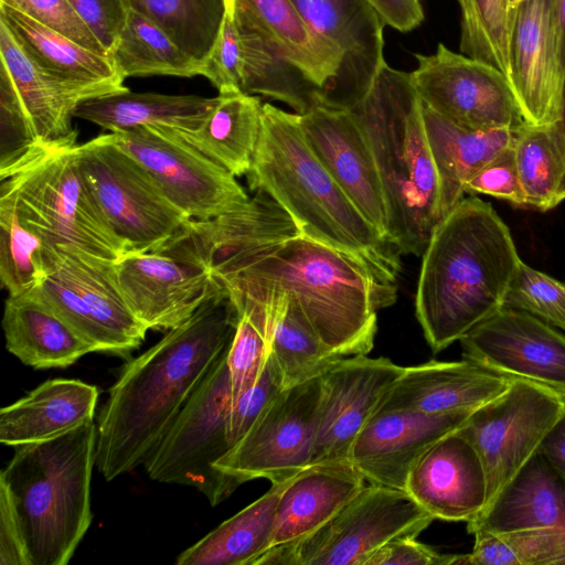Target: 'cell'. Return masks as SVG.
Instances as JSON below:
<instances>
[{"label": "cell", "instance_id": "20", "mask_svg": "<svg viewBox=\"0 0 565 565\" xmlns=\"http://www.w3.org/2000/svg\"><path fill=\"white\" fill-rule=\"evenodd\" d=\"M114 274L128 308L148 330L181 324L218 289L205 268L161 250L126 253Z\"/></svg>", "mask_w": 565, "mask_h": 565}, {"label": "cell", "instance_id": "9", "mask_svg": "<svg viewBox=\"0 0 565 565\" xmlns=\"http://www.w3.org/2000/svg\"><path fill=\"white\" fill-rule=\"evenodd\" d=\"M85 183L127 253L157 252L190 220L110 134L75 146Z\"/></svg>", "mask_w": 565, "mask_h": 565}, {"label": "cell", "instance_id": "47", "mask_svg": "<svg viewBox=\"0 0 565 565\" xmlns=\"http://www.w3.org/2000/svg\"><path fill=\"white\" fill-rule=\"evenodd\" d=\"M201 75L213 84L218 94L242 92V43L227 6L217 40L202 65Z\"/></svg>", "mask_w": 565, "mask_h": 565}, {"label": "cell", "instance_id": "45", "mask_svg": "<svg viewBox=\"0 0 565 565\" xmlns=\"http://www.w3.org/2000/svg\"><path fill=\"white\" fill-rule=\"evenodd\" d=\"M39 147L41 145L17 86L0 62V175L19 166Z\"/></svg>", "mask_w": 565, "mask_h": 565}, {"label": "cell", "instance_id": "16", "mask_svg": "<svg viewBox=\"0 0 565 565\" xmlns=\"http://www.w3.org/2000/svg\"><path fill=\"white\" fill-rule=\"evenodd\" d=\"M404 369L361 354L339 358L322 372L311 465L349 460L355 438Z\"/></svg>", "mask_w": 565, "mask_h": 565}, {"label": "cell", "instance_id": "43", "mask_svg": "<svg viewBox=\"0 0 565 565\" xmlns=\"http://www.w3.org/2000/svg\"><path fill=\"white\" fill-rule=\"evenodd\" d=\"M460 52L489 63L509 79V25L507 0H460Z\"/></svg>", "mask_w": 565, "mask_h": 565}, {"label": "cell", "instance_id": "37", "mask_svg": "<svg viewBox=\"0 0 565 565\" xmlns=\"http://www.w3.org/2000/svg\"><path fill=\"white\" fill-rule=\"evenodd\" d=\"M513 150L527 209L541 212L565 200V135L561 122L524 124L515 134Z\"/></svg>", "mask_w": 565, "mask_h": 565}, {"label": "cell", "instance_id": "25", "mask_svg": "<svg viewBox=\"0 0 565 565\" xmlns=\"http://www.w3.org/2000/svg\"><path fill=\"white\" fill-rule=\"evenodd\" d=\"M0 62L17 86L40 145L45 147L76 145L77 130L72 126V118L83 102L128 89L67 81L43 71L30 60L2 22Z\"/></svg>", "mask_w": 565, "mask_h": 565}, {"label": "cell", "instance_id": "4", "mask_svg": "<svg viewBox=\"0 0 565 565\" xmlns=\"http://www.w3.org/2000/svg\"><path fill=\"white\" fill-rule=\"evenodd\" d=\"M246 178L249 189L271 198L301 235L353 256L396 285L402 253L364 217L318 159L298 114L263 105L262 132Z\"/></svg>", "mask_w": 565, "mask_h": 565}, {"label": "cell", "instance_id": "48", "mask_svg": "<svg viewBox=\"0 0 565 565\" xmlns=\"http://www.w3.org/2000/svg\"><path fill=\"white\" fill-rule=\"evenodd\" d=\"M282 390L280 371L269 354L255 385L242 394L231 406L227 438L232 447L249 430Z\"/></svg>", "mask_w": 565, "mask_h": 565}, {"label": "cell", "instance_id": "34", "mask_svg": "<svg viewBox=\"0 0 565 565\" xmlns=\"http://www.w3.org/2000/svg\"><path fill=\"white\" fill-rule=\"evenodd\" d=\"M260 98L244 92L218 94V102L193 131L177 134L234 177L246 175L263 126Z\"/></svg>", "mask_w": 565, "mask_h": 565}, {"label": "cell", "instance_id": "19", "mask_svg": "<svg viewBox=\"0 0 565 565\" xmlns=\"http://www.w3.org/2000/svg\"><path fill=\"white\" fill-rule=\"evenodd\" d=\"M459 341L465 359L565 393V335L527 312L502 308Z\"/></svg>", "mask_w": 565, "mask_h": 565}, {"label": "cell", "instance_id": "30", "mask_svg": "<svg viewBox=\"0 0 565 565\" xmlns=\"http://www.w3.org/2000/svg\"><path fill=\"white\" fill-rule=\"evenodd\" d=\"M2 328L7 350L36 370L64 369L95 352L31 290L7 298Z\"/></svg>", "mask_w": 565, "mask_h": 565}, {"label": "cell", "instance_id": "38", "mask_svg": "<svg viewBox=\"0 0 565 565\" xmlns=\"http://www.w3.org/2000/svg\"><path fill=\"white\" fill-rule=\"evenodd\" d=\"M111 60L124 79L150 75L192 77L202 73L201 63L156 23L132 9Z\"/></svg>", "mask_w": 565, "mask_h": 565}, {"label": "cell", "instance_id": "7", "mask_svg": "<svg viewBox=\"0 0 565 565\" xmlns=\"http://www.w3.org/2000/svg\"><path fill=\"white\" fill-rule=\"evenodd\" d=\"M76 145L41 146L1 174L0 180L12 189L21 221L47 249H74L117 262L127 253L126 246L85 183L75 156Z\"/></svg>", "mask_w": 565, "mask_h": 565}, {"label": "cell", "instance_id": "21", "mask_svg": "<svg viewBox=\"0 0 565 565\" xmlns=\"http://www.w3.org/2000/svg\"><path fill=\"white\" fill-rule=\"evenodd\" d=\"M299 122L308 145L328 172L364 217L392 242L381 177L353 114L345 108L318 104L299 115Z\"/></svg>", "mask_w": 565, "mask_h": 565}, {"label": "cell", "instance_id": "26", "mask_svg": "<svg viewBox=\"0 0 565 565\" xmlns=\"http://www.w3.org/2000/svg\"><path fill=\"white\" fill-rule=\"evenodd\" d=\"M364 486L365 479L350 460L310 465L280 493L270 547L316 532Z\"/></svg>", "mask_w": 565, "mask_h": 565}, {"label": "cell", "instance_id": "46", "mask_svg": "<svg viewBox=\"0 0 565 565\" xmlns=\"http://www.w3.org/2000/svg\"><path fill=\"white\" fill-rule=\"evenodd\" d=\"M0 3L18 10L95 53L108 56L68 0H0Z\"/></svg>", "mask_w": 565, "mask_h": 565}, {"label": "cell", "instance_id": "35", "mask_svg": "<svg viewBox=\"0 0 565 565\" xmlns=\"http://www.w3.org/2000/svg\"><path fill=\"white\" fill-rule=\"evenodd\" d=\"M288 481L271 484L260 498L184 550L175 563L253 565L270 547L277 503Z\"/></svg>", "mask_w": 565, "mask_h": 565}, {"label": "cell", "instance_id": "44", "mask_svg": "<svg viewBox=\"0 0 565 565\" xmlns=\"http://www.w3.org/2000/svg\"><path fill=\"white\" fill-rule=\"evenodd\" d=\"M503 308L527 312L565 330V282L521 260L507 291Z\"/></svg>", "mask_w": 565, "mask_h": 565}, {"label": "cell", "instance_id": "53", "mask_svg": "<svg viewBox=\"0 0 565 565\" xmlns=\"http://www.w3.org/2000/svg\"><path fill=\"white\" fill-rule=\"evenodd\" d=\"M380 14L385 25L399 32H409L424 20L419 0H365Z\"/></svg>", "mask_w": 565, "mask_h": 565}, {"label": "cell", "instance_id": "40", "mask_svg": "<svg viewBox=\"0 0 565 565\" xmlns=\"http://www.w3.org/2000/svg\"><path fill=\"white\" fill-rule=\"evenodd\" d=\"M47 248L20 218L15 195L1 180L0 186V280L9 296L24 294L46 274Z\"/></svg>", "mask_w": 565, "mask_h": 565}, {"label": "cell", "instance_id": "24", "mask_svg": "<svg viewBox=\"0 0 565 565\" xmlns=\"http://www.w3.org/2000/svg\"><path fill=\"white\" fill-rule=\"evenodd\" d=\"M513 379L465 358L454 362L429 361L405 367L376 411L475 412L504 393Z\"/></svg>", "mask_w": 565, "mask_h": 565}, {"label": "cell", "instance_id": "51", "mask_svg": "<svg viewBox=\"0 0 565 565\" xmlns=\"http://www.w3.org/2000/svg\"><path fill=\"white\" fill-rule=\"evenodd\" d=\"M416 537L406 535L388 541L364 565H466V554H441Z\"/></svg>", "mask_w": 565, "mask_h": 565}, {"label": "cell", "instance_id": "1", "mask_svg": "<svg viewBox=\"0 0 565 565\" xmlns=\"http://www.w3.org/2000/svg\"><path fill=\"white\" fill-rule=\"evenodd\" d=\"M171 254L205 268L233 303L286 295L337 356L367 354L377 311L392 306L397 285L353 256L300 233L276 237L226 233L178 242Z\"/></svg>", "mask_w": 565, "mask_h": 565}, {"label": "cell", "instance_id": "12", "mask_svg": "<svg viewBox=\"0 0 565 565\" xmlns=\"http://www.w3.org/2000/svg\"><path fill=\"white\" fill-rule=\"evenodd\" d=\"M564 412L565 393L514 377L504 393L475 411L459 428L477 450L486 472L484 509L537 452Z\"/></svg>", "mask_w": 565, "mask_h": 565}, {"label": "cell", "instance_id": "23", "mask_svg": "<svg viewBox=\"0 0 565 565\" xmlns=\"http://www.w3.org/2000/svg\"><path fill=\"white\" fill-rule=\"evenodd\" d=\"M406 492L435 519L469 523L479 516L487 503V477L477 450L459 429L422 455Z\"/></svg>", "mask_w": 565, "mask_h": 565}, {"label": "cell", "instance_id": "18", "mask_svg": "<svg viewBox=\"0 0 565 565\" xmlns=\"http://www.w3.org/2000/svg\"><path fill=\"white\" fill-rule=\"evenodd\" d=\"M509 82L525 124L559 121L565 66L553 0H524L510 14Z\"/></svg>", "mask_w": 565, "mask_h": 565}, {"label": "cell", "instance_id": "42", "mask_svg": "<svg viewBox=\"0 0 565 565\" xmlns=\"http://www.w3.org/2000/svg\"><path fill=\"white\" fill-rule=\"evenodd\" d=\"M469 565H565V529H526L503 533L477 531Z\"/></svg>", "mask_w": 565, "mask_h": 565}, {"label": "cell", "instance_id": "55", "mask_svg": "<svg viewBox=\"0 0 565 565\" xmlns=\"http://www.w3.org/2000/svg\"><path fill=\"white\" fill-rule=\"evenodd\" d=\"M553 10L562 60L565 66V0H553Z\"/></svg>", "mask_w": 565, "mask_h": 565}, {"label": "cell", "instance_id": "41", "mask_svg": "<svg viewBox=\"0 0 565 565\" xmlns=\"http://www.w3.org/2000/svg\"><path fill=\"white\" fill-rule=\"evenodd\" d=\"M284 296L269 354L280 371L285 390L320 376L339 356L322 343L298 305Z\"/></svg>", "mask_w": 565, "mask_h": 565}, {"label": "cell", "instance_id": "15", "mask_svg": "<svg viewBox=\"0 0 565 565\" xmlns=\"http://www.w3.org/2000/svg\"><path fill=\"white\" fill-rule=\"evenodd\" d=\"M411 81L423 104L462 128L518 129L525 124L508 77L489 63L449 50L416 53Z\"/></svg>", "mask_w": 565, "mask_h": 565}, {"label": "cell", "instance_id": "5", "mask_svg": "<svg viewBox=\"0 0 565 565\" xmlns=\"http://www.w3.org/2000/svg\"><path fill=\"white\" fill-rule=\"evenodd\" d=\"M348 109L375 159L388 209L391 241L402 254L419 256L443 215L424 106L409 73L385 63L370 89Z\"/></svg>", "mask_w": 565, "mask_h": 565}, {"label": "cell", "instance_id": "6", "mask_svg": "<svg viewBox=\"0 0 565 565\" xmlns=\"http://www.w3.org/2000/svg\"><path fill=\"white\" fill-rule=\"evenodd\" d=\"M96 424L15 447L0 484L12 500L30 565H66L92 523Z\"/></svg>", "mask_w": 565, "mask_h": 565}, {"label": "cell", "instance_id": "8", "mask_svg": "<svg viewBox=\"0 0 565 565\" xmlns=\"http://www.w3.org/2000/svg\"><path fill=\"white\" fill-rule=\"evenodd\" d=\"M228 349L230 345L143 463L151 480L193 487L213 507L238 488L215 468L232 448L227 438L232 406Z\"/></svg>", "mask_w": 565, "mask_h": 565}, {"label": "cell", "instance_id": "33", "mask_svg": "<svg viewBox=\"0 0 565 565\" xmlns=\"http://www.w3.org/2000/svg\"><path fill=\"white\" fill-rule=\"evenodd\" d=\"M0 22L43 71L67 81L127 88L109 56L95 53L2 3Z\"/></svg>", "mask_w": 565, "mask_h": 565}, {"label": "cell", "instance_id": "50", "mask_svg": "<svg viewBox=\"0 0 565 565\" xmlns=\"http://www.w3.org/2000/svg\"><path fill=\"white\" fill-rule=\"evenodd\" d=\"M68 2L111 57L130 10L127 0H68Z\"/></svg>", "mask_w": 565, "mask_h": 565}, {"label": "cell", "instance_id": "22", "mask_svg": "<svg viewBox=\"0 0 565 565\" xmlns=\"http://www.w3.org/2000/svg\"><path fill=\"white\" fill-rule=\"evenodd\" d=\"M472 413L376 411L355 438L348 459L366 482L406 491L408 475L422 455L462 427Z\"/></svg>", "mask_w": 565, "mask_h": 565}, {"label": "cell", "instance_id": "10", "mask_svg": "<svg viewBox=\"0 0 565 565\" xmlns=\"http://www.w3.org/2000/svg\"><path fill=\"white\" fill-rule=\"evenodd\" d=\"M434 520L405 490L369 483L322 527L269 547L253 565H364L388 541L418 536Z\"/></svg>", "mask_w": 565, "mask_h": 565}, {"label": "cell", "instance_id": "52", "mask_svg": "<svg viewBox=\"0 0 565 565\" xmlns=\"http://www.w3.org/2000/svg\"><path fill=\"white\" fill-rule=\"evenodd\" d=\"M0 565H30L20 523L7 489L0 484Z\"/></svg>", "mask_w": 565, "mask_h": 565}, {"label": "cell", "instance_id": "32", "mask_svg": "<svg viewBox=\"0 0 565 565\" xmlns=\"http://www.w3.org/2000/svg\"><path fill=\"white\" fill-rule=\"evenodd\" d=\"M218 102L216 97L134 93L129 89L83 102L74 117L90 121L109 132L141 126L196 130Z\"/></svg>", "mask_w": 565, "mask_h": 565}, {"label": "cell", "instance_id": "2", "mask_svg": "<svg viewBox=\"0 0 565 565\" xmlns=\"http://www.w3.org/2000/svg\"><path fill=\"white\" fill-rule=\"evenodd\" d=\"M237 321L218 287L190 318L128 361L96 424V466L107 481L145 463L232 342Z\"/></svg>", "mask_w": 565, "mask_h": 565}, {"label": "cell", "instance_id": "49", "mask_svg": "<svg viewBox=\"0 0 565 565\" xmlns=\"http://www.w3.org/2000/svg\"><path fill=\"white\" fill-rule=\"evenodd\" d=\"M466 193L487 194L527 209L519 177L513 145L484 164L466 184Z\"/></svg>", "mask_w": 565, "mask_h": 565}, {"label": "cell", "instance_id": "39", "mask_svg": "<svg viewBox=\"0 0 565 565\" xmlns=\"http://www.w3.org/2000/svg\"><path fill=\"white\" fill-rule=\"evenodd\" d=\"M199 63L207 60L225 15V0H127Z\"/></svg>", "mask_w": 565, "mask_h": 565}, {"label": "cell", "instance_id": "14", "mask_svg": "<svg viewBox=\"0 0 565 565\" xmlns=\"http://www.w3.org/2000/svg\"><path fill=\"white\" fill-rule=\"evenodd\" d=\"M320 392V376L282 390L215 468L238 487L297 476L311 465Z\"/></svg>", "mask_w": 565, "mask_h": 565}, {"label": "cell", "instance_id": "58", "mask_svg": "<svg viewBox=\"0 0 565 565\" xmlns=\"http://www.w3.org/2000/svg\"><path fill=\"white\" fill-rule=\"evenodd\" d=\"M459 1H460V0H458V2H459Z\"/></svg>", "mask_w": 565, "mask_h": 565}, {"label": "cell", "instance_id": "28", "mask_svg": "<svg viewBox=\"0 0 565 565\" xmlns=\"http://www.w3.org/2000/svg\"><path fill=\"white\" fill-rule=\"evenodd\" d=\"M542 527L565 529V481L537 450L479 516L467 523V531Z\"/></svg>", "mask_w": 565, "mask_h": 565}, {"label": "cell", "instance_id": "54", "mask_svg": "<svg viewBox=\"0 0 565 565\" xmlns=\"http://www.w3.org/2000/svg\"><path fill=\"white\" fill-rule=\"evenodd\" d=\"M539 452L565 481V412L544 437Z\"/></svg>", "mask_w": 565, "mask_h": 565}, {"label": "cell", "instance_id": "29", "mask_svg": "<svg viewBox=\"0 0 565 565\" xmlns=\"http://www.w3.org/2000/svg\"><path fill=\"white\" fill-rule=\"evenodd\" d=\"M231 9L242 43V92L287 104L302 115L322 104V90L294 62L278 42L234 0Z\"/></svg>", "mask_w": 565, "mask_h": 565}, {"label": "cell", "instance_id": "57", "mask_svg": "<svg viewBox=\"0 0 565 565\" xmlns=\"http://www.w3.org/2000/svg\"><path fill=\"white\" fill-rule=\"evenodd\" d=\"M524 0H507L508 9L511 14V12Z\"/></svg>", "mask_w": 565, "mask_h": 565}, {"label": "cell", "instance_id": "3", "mask_svg": "<svg viewBox=\"0 0 565 565\" xmlns=\"http://www.w3.org/2000/svg\"><path fill=\"white\" fill-rule=\"evenodd\" d=\"M422 256L415 313L434 353L503 308L521 263L509 227L477 196L443 217Z\"/></svg>", "mask_w": 565, "mask_h": 565}, {"label": "cell", "instance_id": "27", "mask_svg": "<svg viewBox=\"0 0 565 565\" xmlns=\"http://www.w3.org/2000/svg\"><path fill=\"white\" fill-rule=\"evenodd\" d=\"M99 391L79 380L45 381L0 411V443L18 447L50 440L94 422Z\"/></svg>", "mask_w": 565, "mask_h": 565}, {"label": "cell", "instance_id": "36", "mask_svg": "<svg viewBox=\"0 0 565 565\" xmlns=\"http://www.w3.org/2000/svg\"><path fill=\"white\" fill-rule=\"evenodd\" d=\"M266 30L286 55L316 84L322 95L335 77L340 54L316 35L291 0H234Z\"/></svg>", "mask_w": 565, "mask_h": 565}, {"label": "cell", "instance_id": "56", "mask_svg": "<svg viewBox=\"0 0 565 565\" xmlns=\"http://www.w3.org/2000/svg\"><path fill=\"white\" fill-rule=\"evenodd\" d=\"M559 122H561L562 129H563L564 135H565V82H564V87H563L562 111H561Z\"/></svg>", "mask_w": 565, "mask_h": 565}, {"label": "cell", "instance_id": "17", "mask_svg": "<svg viewBox=\"0 0 565 565\" xmlns=\"http://www.w3.org/2000/svg\"><path fill=\"white\" fill-rule=\"evenodd\" d=\"M308 28L341 56L322 104L351 107L384 66L385 23L365 0H291Z\"/></svg>", "mask_w": 565, "mask_h": 565}, {"label": "cell", "instance_id": "31", "mask_svg": "<svg viewBox=\"0 0 565 565\" xmlns=\"http://www.w3.org/2000/svg\"><path fill=\"white\" fill-rule=\"evenodd\" d=\"M423 106L428 141L439 178L444 217L463 199L468 181L484 164L513 145L519 128L467 129Z\"/></svg>", "mask_w": 565, "mask_h": 565}, {"label": "cell", "instance_id": "11", "mask_svg": "<svg viewBox=\"0 0 565 565\" xmlns=\"http://www.w3.org/2000/svg\"><path fill=\"white\" fill-rule=\"evenodd\" d=\"M115 262L67 248L46 254V274L31 291L76 331L95 352L127 358L148 329L125 302Z\"/></svg>", "mask_w": 565, "mask_h": 565}, {"label": "cell", "instance_id": "13", "mask_svg": "<svg viewBox=\"0 0 565 565\" xmlns=\"http://www.w3.org/2000/svg\"><path fill=\"white\" fill-rule=\"evenodd\" d=\"M109 134L190 220L205 221L233 212L250 199L236 177L183 140L174 129L141 126Z\"/></svg>", "mask_w": 565, "mask_h": 565}]
</instances>
